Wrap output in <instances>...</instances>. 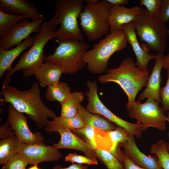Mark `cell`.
Returning <instances> with one entry per match:
<instances>
[{
	"instance_id": "cell-38",
	"label": "cell",
	"mask_w": 169,
	"mask_h": 169,
	"mask_svg": "<svg viewBox=\"0 0 169 169\" xmlns=\"http://www.w3.org/2000/svg\"><path fill=\"white\" fill-rule=\"evenodd\" d=\"M157 15L165 23L169 20V0H162L161 9Z\"/></svg>"
},
{
	"instance_id": "cell-40",
	"label": "cell",
	"mask_w": 169,
	"mask_h": 169,
	"mask_svg": "<svg viewBox=\"0 0 169 169\" xmlns=\"http://www.w3.org/2000/svg\"><path fill=\"white\" fill-rule=\"evenodd\" d=\"M88 165L73 163L68 167H63L61 165L57 164L54 166L52 169H88Z\"/></svg>"
},
{
	"instance_id": "cell-43",
	"label": "cell",
	"mask_w": 169,
	"mask_h": 169,
	"mask_svg": "<svg viewBox=\"0 0 169 169\" xmlns=\"http://www.w3.org/2000/svg\"><path fill=\"white\" fill-rule=\"evenodd\" d=\"M166 122H167L168 123L169 125V112H168L166 115ZM168 136L169 139V131L168 132ZM167 149L168 152L169 153V141L167 145Z\"/></svg>"
},
{
	"instance_id": "cell-46",
	"label": "cell",
	"mask_w": 169,
	"mask_h": 169,
	"mask_svg": "<svg viewBox=\"0 0 169 169\" xmlns=\"http://www.w3.org/2000/svg\"><path fill=\"white\" fill-rule=\"evenodd\" d=\"M26 169V168H25V169Z\"/></svg>"
},
{
	"instance_id": "cell-24",
	"label": "cell",
	"mask_w": 169,
	"mask_h": 169,
	"mask_svg": "<svg viewBox=\"0 0 169 169\" xmlns=\"http://www.w3.org/2000/svg\"><path fill=\"white\" fill-rule=\"evenodd\" d=\"M85 96L82 92H71L66 101L61 105L60 117L69 118L75 116L79 112L78 106L84 100Z\"/></svg>"
},
{
	"instance_id": "cell-36",
	"label": "cell",
	"mask_w": 169,
	"mask_h": 169,
	"mask_svg": "<svg viewBox=\"0 0 169 169\" xmlns=\"http://www.w3.org/2000/svg\"><path fill=\"white\" fill-rule=\"evenodd\" d=\"M162 0H140L141 6H144L150 13L157 14L161 9Z\"/></svg>"
},
{
	"instance_id": "cell-20",
	"label": "cell",
	"mask_w": 169,
	"mask_h": 169,
	"mask_svg": "<svg viewBox=\"0 0 169 169\" xmlns=\"http://www.w3.org/2000/svg\"><path fill=\"white\" fill-rule=\"evenodd\" d=\"M64 73L62 68L54 63L45 62L35 72L34 75L39 85L43 88L58 84Z\"/></svg>"
},
{
	"instance_id": "cell-2",
	"label": "cell",
	"mask_w": 169,
	"mask_h": 169,
	"mask_svg": "<svg viewBox=\"0 0 169 169\" xmlns=\"http://www.w3.org/2000/svg\"><path fill=\"white\" fill-rule=\"evenodd\" d=\"M105 73L98 76L99 82L105 84L116 83L126 95L128 101L125 105L127 111L136 101V95L146 86L149 77L148 70H142L136 64L133 59L128 57L125 58L119 66L107 69Z\"/></svg>"
},
{
	"instance_id": "cell-3",
	"label": "cell",
	"mask_w": 169,
	"mask_h": 169,
	"mask_svg": "<svg viewBox=\"0 0 169 169\" xmlns=\"http://www.w3.org/2000/svg\"><path fill=\"white\" fill-rule=\"evenodd\" d=\"M58 24L52 17L44 21L39 32L33 37L34 42L30 48L21 56L12 70L8 72L6 78H9L16 72L22 70L23 75L28 77L34 74L35 71L44 61V47L51 39L55 38V29Z\"/></svg>"
},
{
	"instance_id": "cell-41",
	"label": "cell",
	"mask_w": 169,
	"mask_h": 169,
	"mask_svg": "<svg viewBox=\"0 0 169 169\" xmlns=\"http://www.w3.org/2000/svg\"><path fill=\"white\" fill-rule=\"evenodd\" d=\"M111 6H123L127 4L129 1L128 0H106Z\"/></svg>"
},
{
	"instance_id": "cell-45",
	"label": "cell",
	"mask_w": 169,
	"mask_h": 169,
	"mask_svg": "<svg viewBox=\"0 0 169 169\" xmlns=\"http://www.w3.org/2000/svg\"><path fill=\"white\" fill-rule=\"evenodd\" d=\"M168 36L169 37V29L168 30Z\"/></svg>"
},
{
	"instance_id": "cell-12",
	"label": "cell",
	"mask_w": 169,
	"mask_h": 169,
	"mask_svg": "<svg viewBox=\"0 0 169 169\" xmlns=\"http://www.w3.org/2000/svg\"><path fill=\"white\" fill-rule=\"evenodd\" d=\"M44 16L35 21H30L27 19L21 20L11 29L8 34L0 40V47L9 49L13 46L19 45L30 36L32 33H38L44 21Z\"/></svg>"
},
{
	"instance_id": "cell-21",
	"label": "cell",
	"mask_w": 169,
	"mask_h": 169,
	"mask_svg": "<svg viewBox=\"0 0 169 169\" xmlns=\"http://www.w3.org/2000/svg\"><path fill=\"white\" fill-rule=\"evenodd\" d=\"M34 42L33 37L30 36L23 40L19 45L8 50L0 47V79L6 71L9 72L13 68L12 63L22 53L31 47Z\"/></svg>"
},
{
	"instance_id": "cell-1",
	"label": "cell",
	"mask_w": 169,
	"mask_h": 169,
	"mask_svg": "<svg viewBox=\"0 0 169 169\" xmlns=\"http://www.w3.org/2000/svg\"><path fill=\"white\" fill-rule=\"evenodd\" d=\"M11 79L5 78L1 92L3 98L1 102H5L12 105L18 111L27 114L33 121L38 128H44L49 120V119L57 117L54 111L43 102L38 82H34L30 89L21 90L9 85Z\"/></svg>"
},
{
	"instance_id": "cell-8",
	"label": "cell",
	"mask_w": 169,
	"mask_h": 169,
	"mask_svg": "<svg viewBox=\"0 0 169 169\" xmlns=\"http://www.w3.org/2000/svg\"><path fill=\"white\" fill-rule=\"evenodd\" d=\"M83 0H57L53 17L59 28L56 30L57 41L69 38L82 40L84 36L79 28L78 18L84 7Z\"/></svg>"
},
{
	"instance_id": "cell-13",
	"label": "cell",
	"mask_w": 169,
	"mask_h": 169,
	"mask_svg": "<svg viewBox=\"0 0 169 169\" xmlns=\"http://www.w3.org/2000/svg\"><path fill=\"white\" fill-rule=\"evenodd\" d=\"M7 121L15 132L16 136L23 143L27 144H45L44 138L39 132H32L27 124V117L23 113L8 104Z\"/></svg>"
},
{
	"instance_id": "cell-39",
	"label": "cell",
	"mask_w": 169,
	"mask_h": 169,
	"mask_svg": "<svg viewBox=\"0 0 169 169\" xmlns=\"http://www.w3.org/2000/svg\"><path fill=\"white\" fill-rule=\"evenodd\" d=\"M16 136L15 132L11 128L7 120L0 127V139L1 140Z\"/></svg>"
},
{
	"instance_id": "cell-10",
	"label": "cell",
	"mask_w": 169,
	"mask_h": 169,
	"mask_svg": "<svg viewBox=\"0 0 169 169\" xmlns=\"http://www.w3.org/2000/svg\"><path fill=\"white\" fill-rule=\"evenodd\" d=\"M86 85L88 90L85 92L88 103L85 109L91 113L102 115L117 125L125 130L130 134L137 138L142 135V130L140 125L132 123L117 116L108 109L100 99L98 94V85L95 80H89Z\"/></svg>"
},
{
	"instance_id": "cell-30",
	"label": "cell",
	"mask_w": 169,
	"mask_h": 169,
	"mask_svg": "<svg viewBox=\"0 0 169 169\" xmlns=\"http://www.w3.org/2000/svg\"><path fill=\"white\" fill-rule=\"evenodd\" d=\"M95 150L97 158L107 169H124L122 163L110 152L98 149Z\"/></svg>"
},
{
	"instance_id": "cell-44",
	"label": "cell",
	"mask_w": 169,
	"mask_h": 169,
	"mask_svg": "<svg viewBox=\"0 0 169 169\" xmlns=\"http://www.w3.org/2000/svg\"><path fill=\"white\" fill-rule=\"evenodd\" d=\"M38 164L34 165L28 169H40V168L38 167Z\"/></svg>"
},
{
	"instance_id": "cell-42",
	"label": "cell",
	"mask_w": 169,
	"mask_h": 169,
	"mask_svg": "<svg viewBox=\"0 0 169 169\" xmlns=\"http://www.w3.org/2000/svg\"><path fill=\"white\" fill-rule=\"evenodd\" d=\"M163 68L166 70L169 69V54L164 56L163 60Z\"/></svg>"
},
{
	"instance_id": "cell-28",
	"label": "cell",
	"mask_w": 169,
	"mask_h": 169,
	"mask_svg": "<svg viewBox=\"0 0 169 169\" xmlns=\"http://www.w3.org/2000/svg\"><path fill=\"white\" fill-rule=\"evenodd\" d=\"M50 122L54 125L71 130L81 128L84 125L83 119L79 112L74 116L69 118L57 116L52 121L50 120Z\"/></svg>"
},
{
	"instance_id": "cell-27",
	"label": "cell",
	"mask_w": 169,
	"mask_h": 169,
	"mask_svg": "<svg viewBox=\"0 0 169 169\" xmlns=\"http://www.w3.org/2000/svg\"><path fill=\"white\" fill-rule=\"evenodd\" d=\"M28 18L25 16L12 14L0 10V38L5 36L19 21Z\"/></svg>"
},
{
	"instance_id": "cell-23",
	"label": "cell",
	"mask_w": 169,
	"mask_h": 169,
	"mask_svg": "<svg viewBox=\"0 0 169 169\" xmlns=\"http://www.w3.org/2000/svg\"><path fill=\"white\" fill-rule=\"evenodd\" d=\"M23 143L16 136L0 141V164L4 165L18 153Z\"/></svg>"
},
{
	"instance_id": "cell-35",
	"label": "cell",
	"mask_w": 169,
	"mask_h": 169,
	"mask_svg": "<svg viewBox=\"0 0 169 169\" xmlns=\"http://www.w3.org/2000/svg\"><path fill=\"white\" fill-rule=\"evenodd\" d=\"M166 85L160 89V96L161 106L165 112L169 111V69L167 70Z\"/></svg>"
},
{
	"instance_id": "cell-15",
	"label": "cell",
	"mask_w": 169,
	"mask_h": 169,
	"mask_svg": "<svg viewBox=\"0 0 169 169\" xmlns=\"http://www.w3.org/2000/svg\"><path fill=\"white\" fill-rule=\"evenodd\" d=\"M134 136L130 134L128 139L121 144L125 155L135 164L145 169H163L156 156H147L141 151L136 143Z\"/></svg>"
},
{
	"instance_id": "cell-25",
	"label": "cell",
	"mask_w": 169,
	"mask_h": 169,
	"mask_svg": "<svg viewBox=\"0 0 169 169\" xmlns=\"http://www.w3.org/2000/svg\"><path fill=\"white\" fill-rule=\"evenodd\" d=\"M71 93L68 84L61 82L47 87L45 98L51 102L57 101L62 105L66 101Z\"/></svg>"
},
{
	"instance_id": "cell-7",
	"label": "cell",
	"mask_w": 169,
	"mask_h": 169,
	"mask_svg": "<svg viewBox=\"0 0 169 169\" xmlns=\"http://www.w3.org/2000/svg\"><path fill=\"white\" fill-rule=\"evenodd\" d=\"M136 35L150 49L162 52L166 45L168 29L157 14L141 8L140 13L133 22Z\"/></svg>"
},
{
	"instance_id": "cell-11",
	"label": "cell",
	"mask_w": 169,
	"mask_h": 169,
	"mask_svg": "<svg viewBox=\"0 0 169 169\" xmlns=\"http://www.w3.org/2000/svg\"><path fill=\"white\" fill-rule=\"evenodd\" d=\"M49 133L58 132L60 136L59 141L53 146L59 149H73L83 152L85 156L92 159L97 160L95 150L71 130L52 124L50 120L44 128Z\"/></svg>"
},
{
	"instance_id": "cell-9",
	"label": "cell",
	"mask_w": 169,
	"mask_h": 169,
	"mask_svg": "<svg viewBox=\"0 0 169 169\" xmlns=\"http://www.w3.org/2000/svg\"><path fill=\"white\" fill-rule=\"evenodd\" d=\"M159 104L152 99H147L142 103L136 100L128 110L129 116L136 120V123L141 125L142 131L149 127L165 131L166 116Z\"/></svg>"
},
{
	"instance_id": "cell-33",
	"label": "cell",
	"mask_w": 169,
	"mask_h": 169,
	"mask_svg": "<svg viewBox=\"0 0 169 169\" xmlns=\"http://www.w3.org/2000/svg\"><path fill=\"white\" fill-rule=\"evenodd\" d=\"M28 164L26 159L18 153L4 165L1 169H24Z\"/></svg>"
},
{
	"instance_id": "cell-6",
	"label": "cell",
	"mask_w": 169,
	"mask_h": 169,
	"mask_svg": "<svg viewBox=\"0 0 169 169\" xmlns=\"http://www.w3.org/2000/svg\"><path fill=\"white\" fill-rule=\"evenodd\" d=\"M56 41L58 46L53 54L45 56L44 61L59 65L64 74H73L83 69L85 64L83 57L89 44L83 40L74 38Z\"/></svg>"
},
{
	"instance_id": "cell-22",
	"label": "cell",
	"mask_w": 169,
	"mask_h": 169,
	"mask_svg": "<svg viewBox=\"0 0 169 169\" xmlns=\"http://www.w3.org/2000/svg\"><path fill=\"white\" fill-rule=\"evenodd\" d=\"M78 111L82 117L84 125L90 126L105 131L113 130L118 126L99 115L90 113L80 104L78 106Z\"/></svg>"
},
{
	"instance_id": "cell-19",
	"label": "cell",
	"mask_w": 169,
	"mask_h": 169,
	"mask_svg": "<svg viewBox=\"0 0 169 169\" xmlns=\"http://www.w3.org/2000/svg\"><path fill=\"white\" fill-rule=\"evenodd\" d=\"M0 10L8 14L25 16L32 21L44 17L27 0H0Z\"/></svg>"
},
{
	"instance_id": "cell-14",
	"label": "cell",
	"mask_w": 169,
	"mask_h": 169,
	"mask_svg": "<svg viewBox=\"0 0 169 169\" xmlns=\"http://www.w3.org/2000/svg\"><path fill=\"white\" fill-rule=\"evenodd\" d=\"M59 149L45 144L23 143L19 153L27 160L28 164L35 165L44 161H56L62 156Z\"/></svg>"
},
{
	"instance_id": "cell-37",
	"label": "cell",
	"mask_w": 169,
	"mask_h": 169,
	"mask_svg": "<svg viewBox=\"0 0 169 169\" xmlns=\"http://www.w3.org/2000/svg\"><path fill=\"white\" fill-rule=\"evenodd\" d=\"M118 152L120 160L123 164L124 169H145L135 164L120 149L118 150Z\"/></svg>"
},
{
	"instance_id": "cell-17",
	"label": "cell",
	"mask_w": 169,
	"mask_h": 169,
	"mask_svg": "<svg viewBox=\"0 0 169 169\" xmlns=\"http://www.w3.org/2000/svg\"><path fill=\"white\" fill-rule=\"evenodd\" d=\"M141 8L134 6L127 8L123 6H111L109 18L110 33L122 30V26L133 22L141 11Z\"/></svg>"
},
{
	"instance_id": "cell-32",
	"label": "cell",
	"mask_w": 169,
	"mask_h": 169,
	"mask_svg": "<svg viewBox=\"0 0 169 169\" xmlns=\"http://www.w3.org/2000/svg\"><path fill=\"white\" fill-rule=\"evenodd\" d=\"M94 150L96 149L95 141V128L92 126L84 125L81 128L71 130Z\"/></svg>"
},
{
	"instance_id": "cell-31",
	"label": "cell",
	"mask_w": 169,
	"mask_h": 169,
	"mask_svg": "<svg viewBox=\"0 0 169 169\" xmlns=\"http://www.w3.org/2000/svg\"><path fill=\"white\" fill-rule=\"evenodd\" d=\"M94 128L96 149L110 152L112 143L109 131H105L98 128Z\"/></svg>"
},
{
	"instance_id": "cell-34",
	"label": "cell",
	"mask_w": 169,
	"mask_h": 169,
	"mask_svg": "<svg viewBox=\"0 0 169 169\" xmlns=\"http://www.w3.org/2000/svg\"><path fill=\"white\" fill-rule=\"evenodd\" d=\"M66 162H70L73 163L85 164L87 165H97V160L92 159L88 157L82 155H78L76 153H70L66 155L64 158Z\"/></svg>"
},
{
	"instance_id": "cell-4",
	"label": "cell",
	"mask_w": 169,
	"mask_h": 169,
	"mask_svg": "<svg viewBox=\"0 0 169 169\" xmlns=\"http://www.w3.org/2000/svg\"><path fill=\"white\" fill-rule=\"evenodd\" d=\"M126 35L123 30L110 33L94 44L91 49L84 54L83 60L88 71L101 75L107 70L108 61L115 52L122 51L127 46Z\"/></svg>"
},
{
	"instance_id": "cell-26",
	"label": "cell",
	"mask_w": 169,
	"mask_h": 169,
	"mask_svg": "<svg viewBox=\"0 0 169 169\" xmlns=\"http://www.w3.org/2000/svg\"><path fill=\"white\" fill-rule=\"evenodd\" d=\"M166 141L161 139L151 146L150 153L156 155L158 163L163 169H169V153Z\"/></svg>"
},
{
	"instance_id": "cell-5",
	"label": "cell",
	"mask_w": 169,
	"mask_h": 169,
	"mask_svg": "<svg viewBox=\"0 0 169 169\" xmlns=\"http://www.w3.org/2000/svg\"><path fill=\"white\" fill-rule=\"evenodd\" d=\"M79 18L82 30L90 41L101 38L109 30L111 6L106 0H86Z\"/></svg>"
},
{
	"instance_id": "cell-29",
	"label": "cell",
	"mask_w": 169,
	"mask_h": 169,
	"mask_svg": "<svg viewBox=\"0 0 169 169\" xmlns=\"http://www.w3.org/2000/svg\"><path fill=\"white\" fill-rule=\"evenodd\" d=\"M109 133L112 143L110 152L120 161L118 153V150L120 149L119 146L128 139L130 134L124 129L119 126L109 131Z\"/></svg>"
},
{
	"instance_id": "cell-16",
	"label": "cell",
	"mask_w": 169,
	"mask_h": 169,
	"mask_svg": "<svg viewBox=\"0 0 169 169\" xmlns=\"http://www.w3.org/2000/svg\"><path fill=\"white\" fill-rule=\"evenodd\" d=\"M164 56L162 52H158L156 55L155 64L149 76L146 88L138 96L139 101L147 99V100H153L160 103V92L161 81V72L163 68Z\"/></svg>"
},
{
	"instance_id": "cell-18",
	"label": "cell",
	"mask_w": 169,
	"mask_h": 169,
	"mask_svg": "<svg viewBox=\"0 0 169 169\" xmlns=\"http://www.w3.org/2000/svg\"><path fill=\"white\" fill-rule=\"evenodd\" d=\"M122 30L125 33L128 44L131 46L136 58V66L141 69L148 70V65L152 59H155L156 55L150 54L140 45L133 22L123 25Z\"/></svg>"
}]
</instances>
